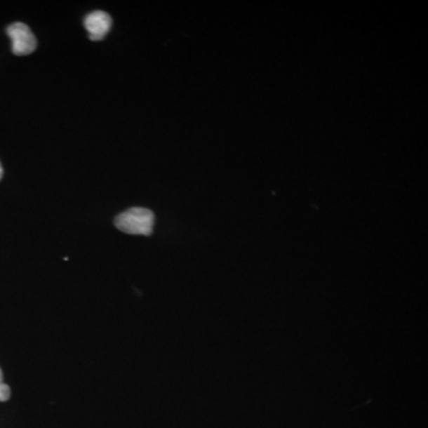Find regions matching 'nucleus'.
<instances>
[{
	"mask_svg": "<svg viewBox=\"0 0 428 428\" xmlns=\"http://www.w3.org/2000/svg\"><path fill=\"white\" fill-rule=\"evenodd\" d=\"M155 215L152 210L143 207H133L119 214L114 225L118 230L128 234L150 236L154 230Z\"/></svg>",
	"mask_w": 428,
	"mask_h": 428,
	"instance_id": "nucleus-1",
	"label": "nucleus"
},
{
	"mask_svg": "<svg viewBox=\"0 0 428 428\" xmlns=\"http://www.w3.org/2000/svg\"><path fill=\"white\" fill-rule=\"evenodd\" d=\"M8 37L12 41V53L17 56L30 55L37 48V41L27 24L13 23L6 29Z\"/></svg>",
	"mask_w": 428,
	"mask_h": 428,
	"instance_id": "nucleus-2",
	"label": "nucleus"
},
{
	"mask_svg": "<svg viewBox=\"0 0 428 428\" xmlns=\"http://www.w3.org/2000/svg\"><path fill=\"white\" fill-rule=\"evenodd\" d=\"M83 24L92 41H102L109 34L112 20L106 12L94 11L85 17Z\"/></svg>",
	"mask_w": 428,
	"mask_h": 428,
	"instance_id": "nucleus-3",
	"label": "nucleus"
},
{
	"mask_svg": "<svg viewBox=\"0 0 428 428\" xmlns=\"http://www.w3.org/2000/svg\"><path fill=\"white\" fill-rule=\"evenodd\" d=\"M10 396H11V390L3 381V371L0 369V402L8 401Z\"/></svg>",
	"mask_w": 428,
	"mask_h": 428,
	"instance_id": "nucleus-4",
	"label": "nucleus"
},
{
	"mask_svg": "<svg viewBox=\"0 0 428 428\" xmlns=\"http://www.w3.org/2000/svg\"><path fill=\"white\" fill-rule=\"evenodd\" d=\"M3 178V167H1V164H0V180Z\"/></svg>",
	"mask_w": 428,
	"mask_h": 428,
	"instance_id": "nucleus-5",
	"label": "nucleus"
}]
</instances>
